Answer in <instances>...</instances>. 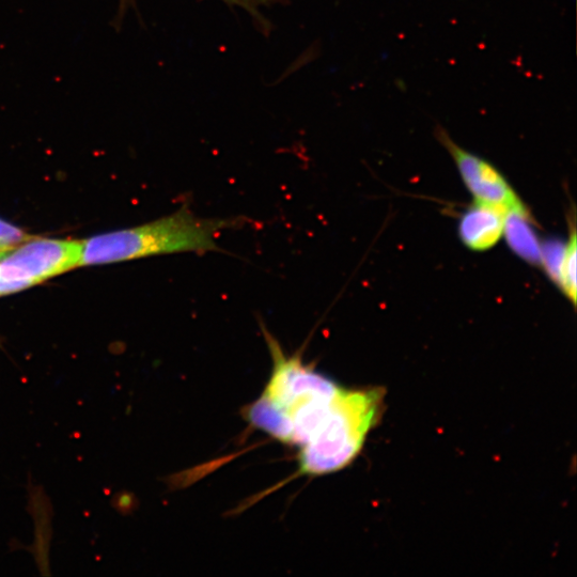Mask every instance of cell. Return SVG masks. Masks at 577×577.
<instances>
[{
    "mask_svg": "<svg viewBox=\"0 0 577 577\" xmlns=\"http://www.w3.org/2000/svg\"><path fill=\"white\" fill-rule=\"evenodd\" d=\"M237 221L200 218L182 208L160 220L83 241L80 267L158 255L217 251L220 233Z\"/></svg>",
    "mask_w": 577,
    "mask_h": 577,
    "instance_id": "7a4b0ae2",
    "label": "cell"
},
{
    "mask_svg": "<svg viewBox=\"0 0 577 577\" xmlns=\"http://www.w3.org/2000/svg\"><path fill=\"white\" fill-rule=\"evenodd\" d=\"M33 238L35 237L29 236L28 233L17 226L0 220V255Z\"/></svg>",
    "mask_w": 577,
    "mask_h": 577,
    "instance_id": "ba28073f",
    "label": "cell"
},
{
    "mask_svg": "<svg viewBox=\"0 0 577 577\" xmlns=\"http://www.w3.org/2000/svg\"><path fill=\"white\" fill-rule=\"evenodd\" d=\"M224 2L230 6H236L246 10L248 13H251L255 19L260 21L261 25H264L265 22L262 19L260 8L282 3L285 2V0H224Z\"/></svg>",
    "mask_w": 577,
    "mask_h": 577,
    "instance_id": "9c48e42d",
    "label": "cell"
},
{
    "mask_svg": "<svg viewBox=\"0 0 577 577\" xmlns=\"http://www.w3.org/2000/svg\"><path fill=\"white\" fill-rule=\"evenodd\" d=\"M528 211L509 212L505 217L504 236L514 253L525 261L541 264L542 245L536 235L535 228Z\"/></svg>",
    "mask_w": 577,
    "mask_h": 577,
    "instance_id": "8992f818",
    "label": "cell"
},
{
    "mask_svg": "<svg viewBox=\"0 0 577 577\" xmlns=\"http://www.w3.org/2000/svg\"><path fill=\"white\" fill-rule=\"evenodd\" d=\"M558 287L568 296L573 305L576 303V233L573 229L567 242L566 254L561 265Z\"/></svg>",
    "mask_w": 577,
    "mask_h": 577,
    "instance_id": "52a82bcc",
    "label": "cell"
},
{
    "mask_svg": "<svg viewBox=\"0 0 577 577\" xmlns=\"http://www.w3.org/2000/svg\"><path fill=\"white\" fill-rule=\"evenodd\" d=\"M435 133L439 142L456 162L467 190L474 196L475 202L493 207L505 214L527 211L522 200L498 169L457 145L443 128L439 127Z\"/></svg>",
    "mask_w": 577,
    "mask_h": 577,
    "instance_id": "277c9868",
    "label": "cell"
},
{
    "mask_svg": "<svg viewBox=\"0 0 577 577\" xmlns=\"http://www.w3.org/2000/svg\"><path fill=\"white\" fill-rule=\"evenodd\" d=\"M506 214L493 207L478 204L467 210L459 223V236L466 247L486 252L504 237Z\"/></svg>",
    "mask_w": 577,
    "mask_h": 577,
    "instance_id": "5b68a950",
    "label": "cell"
},
{
    "mask_svg": "<svg viewBox=\"0 0 577 577\" xmlns=\"http://www.w3.org/2000/svg\"><path fill=\"white\" fill-rule=\"evenodd\" d=\"M83 241L33 238L0 255V296L80 267Z\"/></svg>",
    "mask_w": 577,
    "mask_h": 577,
    "instance_id": "3957f363",
    "label": "cell"
},
{
    "mask_svg": "<svg viewBox=\"0 0 577 577\" xmlns=\"http://www.w3.org/2000/svg\"><path fill=\"white\" fill-rule=\"evenodd\" d=\"M263 334L273 370L261 397L244 409L245 420L276 441L299 447V466L309 475L345 469L378 421L383 391L343 388L302 356L286 355L267 329Z\"/></svg>",
    "mask_w": 577,
    "mask_h": 577,
    "instance_id": "6da1fadb",
    "label": "cell"
}]
</instances>
